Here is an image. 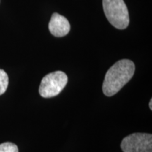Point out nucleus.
<instances>
[{"label": "nucleus", "instance_id": "nucleus-8", "mask_svg": "<svg viewBox=\"0 0 152 152\" xmlns=\"http://www.w3.org/2000/svg\"><path fill=\"white\" fill-rule=\"evenodd\" d=\"M149 106L150 110H152V99H151V100H150V102L149 104Z\"/></svg>", "mask_w": 152, "mask_h": 152}, {"label": "nucleus", "instance_id": "nucleus-5", "mask_svg": "<svg viewBox=\"0 0 152 152\" xmlns=\"http://www.w3.org/2000/svg\"><path fill=\"white\" fill-rule=\"evenodd\" d=\"M49 30L55 37L66 36L71 30V25L68 19L58 13H54L49 23Z\"/></svg>", "mask_w": 152, "mask_h": 152}, {"label": "nucleus", "instance_id": "nucleus-2", "mask_svg": "<svg viewBox=\"0 0 152 152\" xmlns=\"http://www.w3.org/2000/svg\"><path fill=\"white\" fill-rule=\"evenodd\" d=\"M104 12L113 27L125 29L130 23L129 13L123 0H102Z\"/></svg>", "mask_w": 152, "mask_h": 152}, {"label": "nucleus", "instance_id": "nucleus-4", "mask_svg": "<svg viewBox=\"0 0 152 152\" xmlns=\"http://www.w3.org/2000/svg\"><path fill=\"white\" fill-rule=\"evenodd\" d=\"M123 152H152V135L148 133H133L121 142Z\"/></svg>", "mask_w": 152, "mask_h": 152}, {"label": "nucleus", "instance_id": "nucleus-7", "mask_svg": "<svg viewBox=\"0 0 152 152\" xmlns=\"http://www.w3.org/2000/svg\"><path fill=\"white\" fill-rule=\"evenodd\" d=\"M0 152H18V149L14 143L4 142L0 144Z\"/></svg>", "mask_w": 152, "mask_h": 152}, {"label": "nucleus", "instance_id": "nucleus-6", "mask_svg": "<svg viewBox=\"0 0 152 152\" xmlns=\"http://www.w3.org/2000/svg\"><path fill=\"white\" fill-rule=\"evenodd\" d=\"M9 85V77L7 73L0 69V95L3 94L7 90Z\"/></svg>", "mask_w": 152, "mask_h": 152}, {"label": "nucleus", "instance_id": "nucleus-1", "mask_svg": "<svg viewBox=\"0 0 152 152\" xmlns=\"http://www.w3.org/2000/svg\"><path fill=\"white\" fill-rule=\"evenodd\" d=\"M135 71V66L132 61L122 59L114 64L108 70L102 86L104 94L107 96H113L125 86Z\"/></svg>", "mask_w": 152, "mask_h": 152}, {"label": "nucleus", "instance_id": "nucleus-3", "mask_svg": "<svg viewBox=\"0 0 152 152\" xmlns=\"http://www.w3.org/2000/svg\"><path fill=\"white\" fill-rule=\"evenodd\" d=\"M68 83V77L63 71H55L43 77L39 85V94L44 98H51L59 94Z\"/></svg>", "mask_w": 152, "mask_h": 152}]
</instances>
